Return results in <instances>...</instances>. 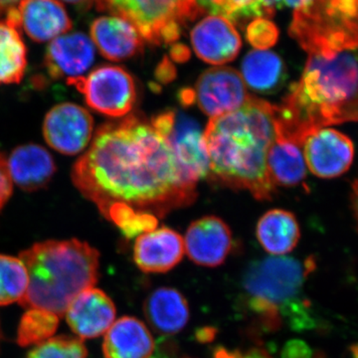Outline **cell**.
<instances>
[{
	"instance_id": "obj_1",
	"label": "cell",
	"mask_w": 358,
	"mask_h": 358,
	"mask_svg": "<svg viewBox=\"0 0 358 358\" xmlns=\"http://www.w3.org/2000/svg\"><path fill=\"white\" fill-rule=\"evenodd\" d=\"M82 195L103 216L114 205L164 217L196 199L169 141L138 115L96 129L88 150L72 169Z\"/></svg>"
},
{
	"instance_id": "obj_2",
	"label": "cell",
	"mask_w": 358,
	"mask_h": 358,
	"mask_svg": "<svg viewBox=\"0 0 358 358\" xmlns=\"http://www.w3.org/2000/svg\"><path fill=\"white\" fill-rule=\"evenodd\" d=\"M277 106L250 96L241 107L212 117L204 131L209 171L224 185L245 189L258 200L275 192L267 159L275 138Z\"/></svg>"
},
{
	"instance_id": "obj_3",
	"label": "cell",
	"mask_w": 358,
	"mask_h": 358,
	"mask_svg": "<svg viewBox=\"0 0 358 358\" xmlns=\"http://www.w3.org/2000/svg\"><path fill=\"white\" fill-rule=\"evenodd\" d=\"M277 109L278 128L301 147L315 129L358 122L357 56L350 51L308 55L300 81Z\"/></svg>"
},
{
	"instance_id": "obj_4",
	"label": "cell",
	"mask_w": 358,
	"mask_h": 358,
	"mask_svg": "<svg viewBox=\"0 0 358 358\" xmlns=\"http://www.w3.org/2000/svg\"><path fill=\"white\" fill-rule=\"evenodd\" d=\"M29 284L20 305L64 317L72 301L98 282L100 254L77 239L48 240L21 252Z\"/></svg>"
},
{
	"instance_id": "obj_5",
	"label": "cell",
	"mask_w": 358,
	"mask_h": 358,
	"mask_svg": "<svg viewBox=\"0 0 358 358\" xmlns=\"http://www.w3.org/2000/svg\"><path fill=\"white\" fill-rule=\"evenodd\" d=\"M315 268L313 257L303 262L293 257L272 256L250 264L242 284L247 307L263 327L274 331L281 327L282 319L294 331L317 327L310 301L301 296L303 285Z\"/></svg>"
},
{
	"instance_id": "obj_6",
	"label": "cell",
	"mask_w": 358,
	"mask_h": 358,
	"mask_svg": "<svg viewBox=\"0 0 358 358\" xmlns=\"http://www.w3.org/2000/svg\"><path fill=\"white\" fill-rule=\"evenodd\" d=\"M289 35L308 55L358 49V0H310L296 9Z\"/></svg>"
},
{
	"instance_id": "obj_7",
	"label": "cell",
	"mask_w": 358,
	"mask_h": 358,
	"mask_svg": "<svg viewBox=\"0 0 358 358\" xmlns=\"http://www.w3.org/2000/svg\"><path fill=\"white\" fill-rule=\"evenodd\" d=\"M99 8L131 23L154 45L178 41L181 28L202 13L195 0H96Z\"/></svg>"
},
{
	"instance_id": "obj_8",
	"label": "cell",
	"mask_w": 358,
	"mask_h": 358,
	"mask_svg": "<svg viewBox=\"0 0 358 358\" xmlns=\"http://www.w3.org/2000/svg\"><path fill=\"white\" fill-rule=\"evenodd\" d=\"M67 84L83 95L91 109L108 117H124L136 103L134 78L119 66H101L87 76L67 80Z\"/></svg>"
},
{
	"instance_id": "obj_9",
	"label": "cell",
	"mask_w": 358,
	"mask_h": 358,
	"mask_svg": "<svg viewBox=\"0 0 358 358\" xmlns=\"http://www.w3.org/2000/svg\"><path fill=\"white\" fill-rule=\"evenodd\" d=\"M150 122L169 141L186 178L196 183L210 173L204 133L197 121L179 110H167Z\"/></svg>"
},
{
	"instance_id": "obj_10",
	"label": "cell",
	"mask_w": 358,
	"mask_h": 358,
	"mask_svg": "<svg viewBox=\"0 0 358 358\" xmlns=\"http://www.w3.org/2000/svg\"><path fill=\"white\" fill-rule=\"evenodd\" d=\"M91 114L74 103L52 108L43 122V136L49 147L60 154L75 155L83 152L93 138Z\"/></svg>"
},
{
	"instance_id": "obj_11",
	"label": "cell",
	"mask_w": 358,
	"mask_h": 358,
	"mask_svg": "<svg viewBox=\"0 0 358 358\" xmlns=\"http://www.w3.org/2000/svg\"><path fill=\"white\" fill-rule=\"evenodd\" d=\"M194 100L209 117L228 114L249 99L241 74L231 67H214L200 75L195 84Z\"/></svg>"
},
{
	"instance_id": "obj_12",
	"label": "cell",
	"mask_w": 358,
	"mask_h": 358,
	"mask_svg": "<svg viewBox=\"0 0 358 358\" xmlns=\"http://www.w3.org/2000/svg\"><path fill=\"white\" fill-rule=\"evenodd\" d=\"M301 148L306 166L322 178H338L345 173L355 157L352 140L334 129H315L303 138Z\"/></svg>"
},
{
	"instance_id": "obj_13",
	"label": "cell",
	"mask_w": 358,
	"mask_h": 358,
	"mask_svg": "<svg viewBox=\"0 0 358 358\" xmlns=\"http://www.w3.org/2000/svg\"><path fill=\"white\" fill-rule=\"evenodd\" d=\"M6 22L17 30L22 27L37 42L57 38L73 26L64 6L57 0H21L17 8L9 9Z\"/></svg>"
},
{
	"instance_id": "obj_14",
	"label": "cell",
	"mask_w": 358,
	"mask_h": 358,
	"mask_svg": "<svg viewBox=\"0 0 358 358\" xmlns=\"http://www.w3.org/2000/svg\"><path fill=\"white\" fill-rule=\"evenodd\" d=\"M183 242L185 251L193 263L217 267L229 256L232 233L222 219L205 216L190 224Z\"/></svg>"
},
{
	"instance_id": "obj_15",
	"label": "cell",
	"mask_w": 358,
	"mask_h": 358,
	"mask_svg": "<svg viewBox=\"0 0 358 358\" xmlns=\"http://www.w3.org/2000/svg\"><path fill=\"white\" fill-rule=\"evenodd\" d=\"M192 44L195 54L212 65L234 60L241 50L242 40L236 28L221 16H207L193 27Z\"/></svg>"
},
{
	"instance_id": "obj_16",
	"label": "cell",
	"mask_w": 358,
	"mask_h": 358,
	"mask_svg": "<svg viewBox=\"0 0 358 358\" xmlns=\"http://www.w3.org/2000/svg\"><path fill=\"white\" fill-rule=\"evenodd\" d=\"M93 42L83 33L63 34L53 39L45 54L44 67L53 80L83 76L94 63Z\"/></svg>"
},
{
	"instance_id": "obj_17",
	"label": "cell",
	"mask_w": 358,
	"mask_h": 358,
	"mask_svg": "<svg viewBox=\"0 0 358 358\" xmlns=\"http://www.w3.org/2000/svg\"><path fill=\"white\" fill-rule=\"evenodd\" d=\"M65 315L73 333L80 338H95L106 334L114 324L115 308L107 294L91 288L78 294Z\"/></svg>"
},
{
	"instance_id": "obj_18",
	"label": "cell",
	"mask_w": 358,
	"mask_h": 358,
	"mask_svg": "<svg viewBox=\"0 0 358 358\" xmlns=\"http://www.w3.org/2000/svg\"><path fill=\"white\" fill-rule=\"evenodd\" d=\"M185 242L176 231L162 227L136 238L134 259L145 273H166L176 267L185 255Z\"/></svg>"
},
{
	"instance_id": "obj_19",
	"label": "cell",
	"mask_w": 358,
	"mask_h": 358,
	"mask_svg": "<svg viewBox=\"0 0 358 358\" xmlns=\"http://www.w3.org/2000/svg\"><path fill=\"white\" fill-rule=\"evenodd\" d=\"M7 169L13 183L33 192L48 185L56 173V164L46 148L29 143L14 148L7 160Z\"/></svg>"
},
{
	"instance_id": "obj_20",
	"label": "cell",
	"mask_w": 358,
	"mask_h": 358,
	"mask_svg": "<svg viewBox=\"0 0 358 358\" xmlns=\"http://www.w3.org/2000/svg\"><path fill=\"white\" fill-rule=\"evenodd\" d=\"M91 37L103 57L124 61L143 50L140 33L129 21L119 16H103L91 25Z\"/></svg>"
},
{
	"instance_id": "obj_21",
	"label": "cell",
	"mask_w": 358,
	"mask_h": 358,
	"mask_svg": "<svg viewBox=\"0 0 358 358\" xmlns=\"http://www.w3.org/2000/svg\"><path fill=\"white\" fill-rule=\"evenodd\" d=\"M155 341L141 320L122 317L105 334L103 352L106 358H150Z\"/></svg>"
},
{
	"instance_id": "obj_22",
	"label": "cell",
	"mask_w": 358,
	"mask_h": 358,
	"mask_svg": "<svg viewBox=\"0 0 358 358\" xmlns=\"http://www.w3.org/2000/svg\"><path fill=\"white\" fill-rule=\"evenodd\" d=\"M145 319L155 333L173 336L189 320V307L180 292L169 287L155 289L143 306Z\"/></svg>"
},
{
	"instance_id": "obj_23",
	"label": "cell",
	"mask_w": 358,
	"mask_h": 358,
	"mask_svg": "<svg viewBox=\"0 0 358 358\" xmlns=\"http://www.w3.org/2000/svg\"><path fill=\"white\" fill-rule=\"evenodd\" d=\"M296 141L282 134L275 124V138L268 152V173L273 185L294 186L307 176L305 157Z\"/></svg>"
},
{
	"instance_id": "obj_24",
	"label": "cell",
	"mask_w": 358,
	"mask_h": 358,
	"mask_svg": "<svg viewBox=\"0 0 358 358\" xmlns=\"http://www.w3.org/2000/svg\"><path fill=\"white\" fill-rule=\"evenodd\" d=\"M256 235L267 253L284 256L296 248L301 237L300 226L291 212L273 209L259 220Z\"/></svg>"
},
{
	"instance_id": "obj_25",
	"label": "cell",
	"mask_w": 358,
	"mask_h": 358,
	"mask_svg": "<svg viewBox=\"0 0 358 358\" xmlns=\"http://www.w3.org/2000/svg\"><path fill=\"white\" fill-rule=\"evenodd\" d=\"M241 72L249 88L266 95L279 91L287 79L284 61L272 51H250L242 61Z\"/></svg>"
},
{
	"instance_id": "obj_26",
	"label": "cell",
	"mask_w": 358,
	"mask_h": 358,
	"mask_svg": "<svg viewBox=\"0 0 358 358\" xmlns=\"http://www.w3.org/2000/svg\"><path fill=\"white\" fill-rule=\"evenodd\" d=\"M27 67V50L20 32L0 22V86L20 83Z\"/></svg>"
},
{
	"instance_id": "obj_27",
	"label": "cell",
	"mask_w": 358,
	"mask_h": 358,
	"mask_svg": "<svg viewBox=\"0 0 358 358\" xmlns=\"http://www.w3.org/2000/svg\"><path fill=\"white\" fill-rule=\"evenodd\" d=\"M57 315L39 308L26 310L17 329V343L21 346L38 345L53 338L59 326Z\"/></svg>"
},
{
	"instance_id": "obj_28",
	"label": "cell",
	"mask_w": 358,
	"mask_h": 358,
	"mask_svg": "<svg viewBox=\"0 0 358 358\" xmlns=\"http://www.w3.org/2000/svg\"><path fill=\"white\" fill-rule=\"evenodd\" d=\"M29 278L20 258L0 255V306L20 303L27 292Z\"/></svg>"
},
{
	"instance_id": "obj_29",
	"label": "cell",
	"mask_w": 358,
	"mask_h": 358,
	"mask_svg": "<svg viewBox=\"0 0 358 358\" xmlns=\"http://www.w3.org/2000/svg\"><path fill=\"white\" fill-rule=\"evenodd\" d=\"M199 8L221 17L241 22L251 18L270 17L264 0H195Z\"/></svg>"
},
{
	"instance_id": "obj_30",
	"label": "cell",
	"mask_w": 358,
	"mask_h": 358,
	"mask_svg": "<svg viewBox=\"0 0 358 358\" xmlns=\"http://www.w3.org/2000/svg\"><path fill=\"white\" fill-rule=\"evenodd\" d=\"M105 217L115 224L128 239H133L155 230L159 223V218L152 214L134 211L124 205L110 207Z\"/></svg>"
},
{
	"instance_id": "obj_31",
	"label": "cell",
	"mask_w": 358,
	"mask_h": 358,
	"mask_svg": "<svg viewBox=\"0 0 358 358\" xmlns=\"http://www.w3.org/2000/svg\"><path fill=\"white\" fill-rule=\"evenodd\" d=\"M83 341L71 336H56L36 345L27 358H86Z\"/></svg>"
},
{
	"instance_id": "obj_32",
	"label": "cell",
	"mask_w": 358,
	"mask_h": 358,
	"mask_svg": "<svg viewBox=\"0 0 358 358\" xmlns=\"http://www.w3.org/2000/svg\"><path fill=\"white\" fill-rule=\"evenodd\" d=\"M246 38L258 50H266L277 43L279 29L271 20L256 18L247 27Z\"/></svg>"
},
{
	"instance_id": "obj_33",
	"label": "cell",
	"mask_w": 358,
	"mask_h": 358,
	"mask_svg": "<svg viewBox=\"0 0 358 358\" xmlns=\"http://www.w3.org/2000/svg\"><path fill=\"white\" fill-rule=\"evenodd\" d=\"M13 194V181L7 169V160L0 152V211Z\"/></svg>"
},
{
	"instance_id": "obj_34",
	"label": "cell",
	"mask_w": 358,
	"mask_h": 358,
	"mask_svg": "<svg viewBox=\"0 0 358 358\" xmlns=\"http://www.w3.org/2000/svg\"><path fill=\"white\" fill-rule=\"evenodd\" d=\"M282 358H312V350L301 341H289L285 346Z\"/></svg>"
},
{
	"instance_id": "obj_35",
	"label": "cell",
	"mask_w": 358,
	"mask_h": 358,
	"mask_svg": "<svg viewBox=\"0 0 358 358\" xmlns=\"http://www.w3.org/2000/svg\"><path fill=\"white\" fill-rule=\"evenodd\" d=\"M176 77V67H174L173 63L169 60V58H164V60L159 63L157 70H155V78H157V81L167 84L169 83V82L173 81Z\"/></svg>"
},
{
	"instance_id": "obj_36",
	"label": "cell",
	"mask_w": 358,
	"mask_h": 358,
	"mask_svg": "<svg viewBox=\"0 0 358 358\" xmlns=\"http://www.w3.org/2000/svg\"><path fill=\"white\" fill-rule=\"evenodd\" d=\"M308 1L310 0H264V4H265L268 15L272 17L275 9H281L286 6L298 9L307 4Z\"/></svg>"
},
{
	"instance_id": "obj_37",
	"label": "cell",
	"mask_w": 358,
	"mask_h": 358,
	"mask_svg": "<svg viewBox=\"0 0 358 358\" xmlns=\"http://www.w3.org/2000/svg\"><path fill=\"white\" fill-rule=\"evenodd\" d=\"M171 55L176 62L183 63L189 59L190 51L185 45L176 44L171 48Z\"/></svg>"
},
{
	"instance_id": "obj_38",
	"label": "cell",
	"mask_w": 358,
	"mask_h": 358,
	"mask_svg": "<svg viewBox=\"0 0 358 358\" xmlns=\"http://www.w3.org/2000/svg\"><path fill=\"white\" fill-rule=\"evenodd\" d=\"M352 205L353 213L358 223V178L352 183Z\"/></svg>"
},
{
	"instance_id": "obj_39",
	"label": "cell",
	"mask_w": 358,
	"mask_h": 358,
	"mask_svg": "<svg viewBox=\"0 0 358 358\" xmlns=\"http://www.w3.org/2000/svg\"><path fill=\"white\" fill-rule=\"evenodd\" d=\"M178 96L182 105H192V103L195 102L194 94H193V90L192 89H183Z\"/></svg>"
},
{
	"instance_id": "obj_40",
	"label": "cell",
	"mask_w": 358,
	"mask_h": 358,
	"mask_svg": "<svg viewBox=\"0 0 358 358\" xmlns=\"http://www.w3.org/2000/svg\"><path fill=\"white\" fill-rule=\"evenodd\" d=\"M214 358H245L244 355L237 352H229L225 348H219L216 350Z\"/></svg>"
},
{
	"instance_id": "obj_41",
	"label": "cell",
	"mask_w": 358,
	"mask_h": 358,
	"mask_svg": "<svg viewBox=\"0 0 358 358\" xmlns=\"http://www.w3.org/2000/svg\"><path fill=\"white\" fill-rule=\"evenodd\" d=\"M245 358H272L268 355V353L266 350H261V348H254V350H250L246 355H244Z\"/></svg>"
},
{
	"instance_id": "obj_42",
	"label": "cell",
	"mask_w": 358,
	"mask_h": 358,
	"mask_svg": "<svg viewBox=\"0 0 358 358\" xmlns=\"http://www.w3.org/2000/svg\"><path fill=\"white\" fill-rule=\"evenodd\" d=\"M20 0H0V13L2 11L7 10V9L13 8V6Z\"/></svg>"
},
{
	"instance_id": "obj_43",
	"label": "cell",
	"mask_w": 358,
	"mask_h": 358,
	"mask_svg": "<svg viewBox=\"0 0 358 358\" xmlns=\"http://www.w3.org/2000/svg\"><path fill=\"white\" fill-rule=\"evenodd\" d=\"M66 2H69V3L74 4H84V3H91L93 0H64Z\"/></svg>"
},
{
	"instance_id": "obj_44",
	"label": "cell",
	"mask_w": 358,
	"mask_h": 358,
	"mask_svg": "<svg viewBox=\"0 0 358 358\" xmlns=\"http://www.w3.org/2000/svg\"><path fill=\"white\" fill-rule=\"evenodd\" d=\"M352 353L353 357L358 358V345L352 346Z\"/></svg>"
},
{
	"instance_id": "obj_45",
	"label": "cell",
	"mask_w": 358,
	"mask_h": 358,
	"mask_svg": "<svg viewBox=\"0 0 358 358\" xmlns=\"http://www.w3.org/2000/svg\"><path fill=\"white\" fill-rule=\"evenodd\" d=\"M1 338H2L1 327H0V341H1Z\"/></svg>"
}]
</instances>
